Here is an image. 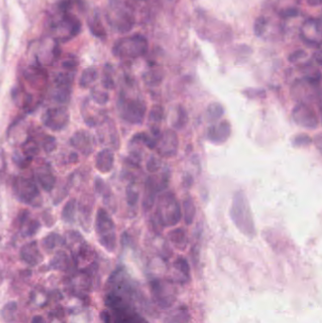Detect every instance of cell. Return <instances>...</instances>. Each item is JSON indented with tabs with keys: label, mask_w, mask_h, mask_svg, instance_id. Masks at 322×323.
I'll return each instance as SVG.
<instances>
[{
	"label": "cell",
	"mask_w": 322,
	"mask_h": 323,
	"mask_svg": "<svg viewBox=\"0 0 322 323\" xmlns=\"http://www.w3.org/2000/svg\"><path fill=\"white\" fill-rule=\"evenodd\" d=\"M231 219L242 234L252 237L255 235V226L248 198L242 191L235 193L231 206Z\"/></svg>",
	"instance_id": "1"
},
{
	"label": "cell",
	"mask_w": 322,
	"mask_h": 323,
	"mask_svg": "<svg viewBox=\"0 0 322 323\" xmlns=\"http://www.w3.org/2000/svg\"><path fill=\"white\" fill-rule=\"evenodd\" d=\"M157 219L164 227L174 226L182 219V210L175 195L166 193L162 195L157 205Z\"/></svg>",
	"instance_id": "2"
},
{
	"label": "cell",
	"mask_w": 322,
	"mask_h": 323,
	"mask_svg": "<svg viewBox=\"0 0 322 323\" xmlns=\"http://www.w3.org/2000/svg\"><path fill=\"white\" fill-rule=\"evenodd\" d=\"M147 41L141 35L126 37L114 45V54L120 58L135 59L144 56L147 51Z\"/></svg>",
	"instance_id": "3"
},
{
	"label": "cell",
	"mask_w": 322,
	"mask_h": 323,
	"mask_svg": "<svg viewBox=\"0 0 322 323\" xmlns=\"http://www.w3.org/2000/svg\"><path fill=\"white\" fill-rule=\"evenodd\" d=\"M95 229L98 235L99 242L108 250H115L117 237L115 232V223L106 210L99 209L96 213Z\"/></svg>",
	"instance_id": "4"
},
{
	"label": "cell",
	"mask_w": 322,
	"mask_h": 323,
	"mask_svg": "<svg viewBox=\"0 0 322 323\" xmlns=\"http://www.w3.org/2000/svg\"><path fill=\"white\" fill-rule=\"evenodd\" d=\"M121 118L131 124H141L146 116V106L138 99L124 98L119 103Z\"/></svg>",
	"instance_id": "5"
},
{
	"label": "cell",
	"mask_w": 322,
	"mask_h": 323,
	"mask_svg": "<svg viewBox=\"0 0 322 323\" xmlns=\"http://www.w3.org/2000/svg\"><path fill=\"white\" fill-rule=\"evenodd\" d=\"M15 194L20 200L27 204H34L40 198V191L36 184L25 177H17L14 184Z\"/></svg>",
	"instance_id": "6"
},
{
	"label": "cell",
	"mask_w": 322,
	"mask_h": 323,
	"mask_svg": "<svg viewBox=\"0 0 322 323\" xmlns=\"http://www.w3.org/2000/svg\"><path fill=\"white\" fill-rule=\"evenodd\" d=\"M292 118L298 125L309 130L316 129L319 123L315 110L304 102H300L294 107Z\"/></svg>",
	"instance_id": "7"
},
{
	"label": "cell",
	"mask_w": 322,
	"mask_h": 323,
	"mask_svg": "<svg viewBox=\"0 0 322 323\" xmlns=\"http://www.w3.org/2000/svg\"><path fill=\"white\" fill-rule=\"evenodd\" d=\"M43 122L52 131H62L69 123V113L64 107L50 108L44 113Z\"/></svg>",
	"instance_id": "8"
},
{
	"label": "cell",
	"mask_w": 322,
	"mask_h": 323,
	"mask_svg": "<svg viewBox=\"0 0 322 323\" xmlns=\"http://www.w3.org/2000/svg\"><path fill=\"white\" fill-rule=\"evenodd\" d=\"M302 40L310 45H316L320 48L321 44V21L320 19L310 18L302 24L300 31Z\"/></svg>",
	"instance_id": "9"
},
{
	"label": "cell",
	"mask_w": 322,
	"mask_h": 323,
	"mask_svg": "<svg viewBox=\"0 0 322 323\" xmlns=\"http://www.w3.org/2000/svg\"><path fill=\"white\" fill-rule=\"evenodd\" d=\"M81 23L73 16L64 14L53 23V29L62 38L77 36L81 31Z\"/></svg>",
	"instance_id": "10"
},
{
	"label": "cell",
	"mask_w": 322,
	"mask_h": 323,
	"mask_svg": "<svg viewBox=\"0 0 322 323\" xmlns=\"http://www.w3.org/2000/svg\"><path fill=\"white\" fill-rule=\"evenodd\" d=\"M156 147L157 152L163 157L170 158L175 156L179 147V140L177 133L173 131L168 130L162 135L161 138L158 139Z\"/></svg>",
	"instance_id": "11"
},
{
	"label": "cell",
	"mask_w": 322,
	"mask_h": 323,
	"mask_svg": "<svg viewBox=\"0 0 322 323\" xmlns=\"http://www.w3.org/2000/svg\"><path fill=\"white\" fill-rule=\"evenodd\" d=\"M231 124L227 120L213 124L208 129L207 137L213 144H222L226 142L231 136Z\"/></svg>",
	"instance_id": "12"
},
{
	"label": "cell",
	"mask_w": 322,
	"mask_h": 323,
	"mask_svg": "<svg viewBox=\"0 0 322 323\" xmlns=\"http://www.w3.org/2000/svg\"><path fill=\"white\" fill-rule=\"evenodd\" d=\"M70 143L82 154H90L93 151V138L85 131L75 132L70 139Z\"/></svg>",
	"instance_id": "13"
},
{
	"label": "cell",
	"mask_w": 322,
	"mask_h": 323,
	"mask_svg": "<svg viewBox=\"0 0 322 323\" xmlns=\"http://www.w3.org/2000/svg\"><path fill=\"white\" fill-rule=\"evenodd\" d=\"M115 155L113 151L105 148L99 151L95 157V168L102 173H108L114 168Z\"/></svg>",
	"instance_id": "14"
},
{
	"label": "cell",
	"mask_w": 322,
	"mask_h": 323,
	"mask_svg": "<svg viewBox=\"0 0 322 323\" xmlns=\"http://www.w3.org/2000/svg\"><path fill=\"white\" fill-rule=\"evenodd\" d=\"M36 176L39 184L44 191H51L56 183V178L52 174L51 170L46 167L40 168L37 169Z\"/></svg>",
	"instance_id": "15"
},
{
	"label": "cell",
	"mask_w": 322,
	"mask_h": 323,
	"mask_svg": "<svg viewBox=\"0 0 322 323\" xmlns=\"http://www.w3.org/2000/svg\"><path fill=\"white\" fill-rule=\"evenodd\" d=\"M157 192H158V189H157V185H156V181L152 177L148 178L146 180L145 197H144V200H143V206L146 211L150 210L152 208V206L154 205Z\"/></svg>",
	"instance_id": "16"
},
{
	"label": "cell",
	"mask_w": 322,
	"mask_h": 323,
	"mask_svg": "<svg viewBox=\"0 0 322 323\" xmlns=\"http://www.w3.org/2000/svg\"><path fill=\"white\" fill-rule=\"evenodd\" d=\"M23 260L30 264H35L41 260V253L38 250L36 242H31L24 246L21 250Z\"/></svg>",
	"instance_id": "17"
},
{
	"label": "cell",
	"mask_w": 322,
	"mask_h": 323,
	"mask_svg": "<svg viewBox=\"0 0 322 323\" xmlns=\"http://www.w3.org/2000/svg\"><path fill=\"white\" fill-rule=\"evenodd\" d=\"M71 95V84L56 83V89L54 91V99L61 103L69 101Z\"/></svg>",
	"instance_id": "18"
},
{
	"label": "cell",
	"mask_w": 322,
	"mask_h": 323,
	"mask_svg": "<svg viewBox=\"0 0 322 323\" xmlns=\"http://www.w3.org/2000/svg\"><path fill=\"white\" fill-rule=\"evenodd\" d=\"M169 238L171 242L176 245L178 248H181L182 250L187 244V235H186V232L183 230V228H179L171 231L169 233Z\"/></svg>",
	"instance_id": "19"
},
{
	"label": "cell",
	"mask_w": 322,
	"mask_h": 323,
	"mask_svg": "<svg viewBox=\"0 0 322 323\" xmlns=\"http://www.w3.org/2000/svg\"><path fill=\"white\" fill-rule=\"evenodd\" d=\"M183 213L184 221L187 225H191L196 216V206L190 197L184 199L183 201Z\"/></svg>",
	"instance_id": "20"
},
{
	"label": "cell",
	"mask_w": 322,
	"mask_h": 323,
	"mask_svg": "<svg viewBox=\"0 0 322 323\" xmlns=\"http://www.w3.org/2000/svg\"><path fill=\"white\" fill-rule=\"evenodd\" d=\"M224 115V109L223 107L220 105V103L213 102L209 105L208 109H207V119L209 122L213 123L216 122L218 119H220L222 116Z\"/></svg>",
	"instance_id": "21"
},
{
	"label": "cell",
	"mask_w": 322,
	"mask_h": 323,
	"mask_svg": "<svg viewBox=\"0 0 322 323\" xmlns=\"http://www.w3.org/2000/svg\"><path fill=\"white\" fill-rule=\"evenodd\" d=\"M76 208H77L76 199L72 198V199L68 200L63 209V212H62L63 220L66 222H72L74 221L75 213H76Z\"/></svg>",
	"instance_id": "22"
},
{
	"label": "cell",
	"mask_w": 322,
	"mask_h": 323,
	"mask_svg": "<svg viewBox=\"0 0 322 323\" xmlns=\"http://www.w3.org/2000/svg\"><path fill=\"white\" fill-rule=\"evenodd\" d=\"M96 78H97L96 70L93 67H89L81 74L80 84L82 87H88L96 80Z\"/></svg>",
	"instance_id": "23"
},
{
	"label": "cell",
	"mask_w": 322,
	"mask_h": 323,
	"mask_svg": "<svg viewBox=\"0 0 322 323\" xmlns=\"http://www.w3.org/2000/svg\"><path fill=\"white\" fill-rule=\"evenodd\" d=\"M23 152L25 157L31 159L35 157L39 152V147L36 142L33 139H28L23 144Z\"/></svg>",
	"instance_id": "24"
},
{
	"label": "cell",
	"mask_w": 322,
	"mask_h": 323,
	"mask_svg": "<svg viewBox=\"0 0 322 323\" xmlns=\"http://www.w3.org/2000/svg\"><path fill=\"white\" fill-rule=\"evenodd\" d=\"M269 19L261 15L257 18L254 22V33L257 37H263L269 29Z\"/></svg>",
	"instance_id": "25"
},
{
	"label": "cell",
	"mask_w": 322,
	"mask_h": 323,
	"mask_svg": "<svg viewBox=\"0 0 322 323\" xmlns=\"http://www.w3.org/2000/svg\"><path fill=\"white\" fill-rule=\"evenodd\" d=\"M187 122H188L187 112L183 107L180 106L177 109V118H176L175 122L173 125L177 130H182L187 124Z\"/></svg>",
	"instance_id": "26"
},
{
	"label": "cell",
	"mask_w": 322,
	"mask_h": 323,
	"mask_svg": "<svg viewBox=\"0 0 322 323\" xmlns=\"http://www.w3.org/2000/svg\"><path fill=\"white\" fill-rule=\"evenodd\" d=\"M62 241H63V239L60 235L57 234H50V235L44 237L43 244H44V247L45 249L53 250L59 243H62Z\"/></svg>",
	"instance_id": "27"
},
{
	"label": "cell",
	"mask_w": 322,
	"mask_h": 323,
	"mask_svg": "<svg viewBox=\"0 0 322 323\" xmlns=\"http://www.w3.org/2000/svg\"><path fill=\"white\" fill-rule=\"evenodd\" d=\"M149 120L155 122V123H159L164 119L165 117V111L161 105H155L152 107V109L149 112Z\"/></svg>",
	"instance_id": "28"
},
{
	"label": "cell",
	"mask_w": 322,
	"mask_h": 323,
	"mask_svg": "<svg viewBox=\"0 0 322 323\" xmlns=\"http://www.w3.org/2000/svg\"><path fill=\"white\" fill-rule=\"evenodd\" d=\"M174 265H175L176 268L182 272L184 276H187V277L190 276V267H189V264L187 263V261L184 258H178L176 260Z\"/></svg>",
	"instance_id": "29"
},
{
	"label": "cell",
	"mask_w": 322,
	"mask_h": 323,
	"mask_svg": "<svg viewBox=\"0 0 322 323\" xmlns=\"http://www.w3.org/2000/svg\"><path fill=\"white\" fill-rule=\"evenodd\" d=\"M90 29H91V31L93 32V34L95 36H105L104 28H103L101 23L98 19H94V20H92L90 22Z\"/></svg>",
	"instance_id": "30"
},
{
	"label": "cell",
	"mask_w": 322,
	"mask_h": 323,
	"mask_svg": "<svg viewBox=\"0 0 322 323\" xmlns=\"http://www.w3.org/2000/svg\"><path fill=\"white\" fill-rule=\"evenodd\" d=\"M139 199V193L134 186H129L127 188V201L130 205H135Z\"/></svg>",
	"instance_id": "31"
},
{
	"label": "cell",
	"mask_w": 322,
	"mask_h": 323,
	"mask_svg": "<svg viewBox=\"0 0 322 323\" xmlns=\"http://www.w3.org/2000/svg\"><path fill=\"white\" fill-rule=\"evenodd\" d=\"M43 148H44V151L49 153L52 152L57 146V142H56V138L53 137L51 135H47L44 140H43Z\"/></svg>",
	"instance_id": "32"
},
{
	"label": "cell",
	"mask_w": 322,
	"mask_h": 323,
	"mask_svg": "<svg viewBox=\"0 0 322 323\" xmlns=\"http://www.w3.org/2000/svg\"><path fill=\"white\" fill-rule=\"evenodd\" d=\"M160 168H161V162H160V160L158 158L154 157V156H151L149 158V160L147 161V164H146L147 170L149 172L153 173V172H156L157 170H159Z\"/></svg>",
	"instance_id": "33"
},
{
	"label": "cell",
	"mask_w": 322,
	"mask_h": 323,
	"mask_svg": "<svg viewBox=\"0 0 322 323\" xmlns=\"http://www.w3.org/2000/svg\"><path fill=\"white\" fill-rule=\"evenodd\" d=\"M92 96H93V99L95 100V102L99 103V104H105L109 99L108 94L103 93L100 91H95V90L92 92Z\"/></svg>",
	"instance_id": "34"
},
{
	"label": "cell",
	"mask_w": 322,
	"mask_h": 323,
	"mask_svg": "<svg viewBox=\"0 0 322 323\" xmlns=\"http://www.w3.org/2000/svg\"><path fill=\"white\" fill-rule=\"evenodd\" d=\"M312 139L309 135L306 134H300L294 138V145L295 146H307L311 144Z\"/></svg>",
	"instance_id": "35"
},
{
	"label": "cell",
	"mask_w": 322,
	"mask_h": 323,
	"mask_svg": "<svg viewBox=\"0 0 322 323\" xmlns=\"http://www.w3.org/2000/svg\"><path fill=\"white\" fill-rule=\"evenodd\" d=\"M145 80L149 84H156L162 81V76L157 71H151L146 74Z\"/></svg>",
	"instance_id": "36"
},
{
	"label": "cell",
	"mask_w": 322,
	"mask_h": 323,
	"mask_svg": "<svg viewBox=\"0 0 322 323\" xmlns=\"http://www.w3.org/2000/svg\"><path fill=\"white\" fill-rule=\"evenodd\" d=\"M39 227H40L39 222H37V221H30L29 224H28V227L24 230V235L29 236V235H34V234L36 233L37 230L39 229Z\"/></svg>",
	"instance_id": "37"
},
{
	"label": "cell",
	"mask_w": 322,
	"mask_h": 323,
	"mask_svg": "<svg viewBox=\"0 0 322 323\" xmlns=\"http://www.w3.org/2000/svg\"><path fill=\"white\" fill-rule=\"evenodd\" d=\"M95 190L97 193H99V194H102V195H106L107 194V186H106V184L103 182L101 179H96V181H95Z\"/></svg>",
	"instance_id": "38"
},
{
	"label": "cell",
	"mask_w": 322,
	"mask_h": 323,
	"mask_svg": "<svg viewBox=\"0 0 322 323\" xmlns=\"http://www.w3.org/2000/svg\"><path fill=\"white\" fill-rule=\"evenodd\" d=\"M305 57H306V53L305 52L302 51V50H298V51L294 52L293 54L290 55L289 61L291 63H298L299 61L305 58Z\"/></svg>",
	"instance_id": "39"
},
{
	"label": "cell",
	"mask_w": 322,
	"mask_h": 323,
	"mask_svg": "<svg viewBox=\"0 0 322 323\" xmlns=\"http://www.w3.org/2000/svg\"><path fill=\"white\" fill-rule=\"evenodd\" d=\"M103 84H104V87L112 89L114 87V81L110 76H105L103 79Z\"/></svg>",
	"instance_id": "40"
},
{
	"label": "cell",
	"mask_w": 322,
	"mask_h": 323,
	"mask_svg": "<svg viewBox=\"0 0 322 323\" xmlns=\"http://www.w3.org/2000/svg\"><path fill=\"white\" fill-rule=\"evenodd\" d=\"M308 3L312 6H319L321 4V0H307Z\"/></svg>",
	"instance_id": "41"
}]
</instances>
